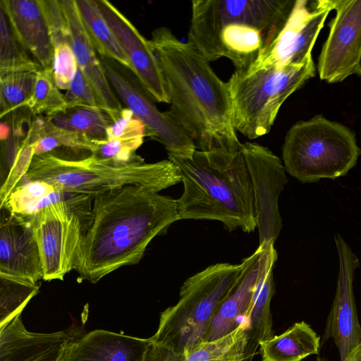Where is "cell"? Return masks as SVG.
<instances>
[{
	"label": "cell",
	"instance_id": "f1b7e54d",
	"mask_svg": "<svg viewBox=\"0 0 361 361\" xmlns=\"http://www.w3.org/2000/svg\"><path fill=\"white\" fill-rule=\"evenodd\" d=\"M45 117L59 128L81 133L92 140H106L107 130L113 123L106 111L87 107L67 109Z\"/></svg>",
	"mask_w": 361,
	"mask_h": 361
},
{
	"label": "cell",
	"instance_id": "4dcf8cb0",
	"mask_svg": "<svg viewBox=\"0 0 361 361\" xmlns=\"http://www.w3.org/2000/svg\"><path fill=\"white\" fill-rule=\"evenodd\" d=\"M42 68L18 42L0 7V75L12 72L35 71Z\"/></svg>",
	"mask_w": 361,
	"mask_h": 361
},
{
	"label": "cell",
	"instance_id": "ba28073f",
	"mask_svg": "<svg viewBox=\"0 0 361 361\" xmlns=\"http://www.w3.org/2000/svg\"><path fill=\"white\" fill-rule=\"evenodd\" d=\"M315 73L312 55L300 63L251 73L235 71L227 85L235 130L250 140L267 134L283 102Z\"/></svg>",
	"mask_w": 361,
	"mask_h": 361
},
{
	"label": "cell",
	"instance_id": "836d02e7",
	"mask_svg": "<svg viewBox=\"0 0 361 361\" xmlns=\"http://www.w3.org/2000/svg\"><path fill=\"white\" fill-rule=\"evenodd\" d=\"M145 136L95 140L91 154L99 159L129 162L140 157L136 150L142 145Z\"/></svg>",
	"mask_w": 361,
	"mask_h": 361
},
{
	"label": "cell",
	"instance_id": "83f0119b",
	"mask_svg": "<svg viewBox=\"0 0 361 361\" xmlns=\"http://www.w3.org/2000/svg\"><path fill=\"white\" fill-rule=\"evenodd\" d=\"M35 117L27 130L30 140L34 145L35 155L54 152L62 147L73 151H87L91 154L95 140L81 133L59 128L45 116Z\"/></svg>",
	"mask_w": 361,
	"mask_h": 361
},
{
	"label": "cell",
	"instance_id": "8d00e7d4",
	"mask_svg": "<svg viewBox=\"0 0 361 361\" xmlns=\"http://www.w3.org/2000/svg\"><path fill=\"white\" fill-rule=\"evenodd\" d=\"M347 361H361V340L357 346L349 355Z\"/></svg>",
	"mask_w": 361,
	"mask_h": 361
},
{
	"label": "cell",
	"instance_id": "30bf717a",
	"mask_svg": "<svg viewBox=\"0 0 361 361\" xmlns=\"http://www.w3.org/2000/svg\"><path fill=\"white\" fill-rule=\"evenodd\" d=\"M334 0H295L284 26L245 72L300 63L312 54Z\"/></svg>",
	"mask_w": 361,
	"mask_h": 361
},
{
	"label": "cell",
	"instance_id": "5b68a950",
	"mask_svg": "<svg viewBox=\"0 0 361 361\" xmlns=\"http://www.w3.org/2000/svg\"><path fill=\"white\" fill-rule=\"evenodd\" d=\"M35 180L63 191L94 197L130 185L159 192L181 182V176L169 159L146 163L140 157L129 162H116L99 159L91 154L71 158L51 152L33 157L22 180Z\"/></svg>",
	"mask_w": 361,
	"mask_h": 361
},
{
	"label": "cell",
	"instance_id": "7402d4cb",
	"mask_svg": "<svg viewBox=\"0 0 361 361\" xmlns=\"http://www.w3.org/2000/svg\"><path fill=\"white\" fill-rule=\"evenodd\" d=\"M262 246L241 262L242 270L238 282L214 316L205 343L216 341L235 331L244 321L261 267Z\"/></svg>",
	"mask_w": 361,
	"mask_h": 361
},
{
	"label": "cell",
	"instance_id": "9a60e30c",
	"mask_svg": "<svg viewBox=\"0 0 361 361\" xmlns=\"http://www.w3.org/2000/svg\"><path fill=\"white\" fill-rule=\"evenodd\" d=\"M97 2L142 88L154 102L169 104L163 76L149 41L111 2L106 0H97Z\"/></svg>",
	"mask_w": 361,
	"mask_h": 361
},
{
	"label": "cell",
	"instance_id": "3957f363",
	"mask_svg": "<svg viewBox=\"0 0 361 361\" xmlns=\"http://www.w3.org/2000/svg\"><path fill=\"white\" fill-rule=\"evenodd\" d=\"M295 0H192L187 42L208 61L245 72L286 23Z\"/></svg>",
	"mask_w": 361,
	"mask_h": 361
},
{
	"label": "cell",
	"instance_id": "e575fe53",
	"mask_svg": "<svg viewBox=\"0 0 361 361\" xmlns=\"http://www.w3.org/2000/svg\"><path fill=\"white\" fill-rule=\"evenodd\" d=\"M34 156V145L31 142L27 131L8 168L6 178L1 185V207H3L11 192L25 177Z\"/></svg>",
	"mask_w": 361,
	"mask_h": 361
},
{
	"label": "cell",
	"instance_id": "9c48e42d",
	"mask_svg": "<svg viewBox=\"0 0 361 361\" xmlns=\"http://www.w3.org/2000/svg\"><path fill=\"white\" fill-rule=\"evenodd\" d=\"M94 197L76 193L28 216L37 243L47 281L63 280L74 267L85 221Z\"/></svg>",
	"mask_w": 361,
	"mask_h": 361
},
{
	"label": "cell",
	"instance_id": "e0dca14e",
	"mask_svg": "<svg viewBox=\"0 0 361 361\" xmlns=\"http://www.w3.org/2000/svg\"><path fill=\"white\" fill-rule=\"evenodd\" d=\"M21 314L0 327V361H63L70 343L84 334L76 327L53 333L30 332Z\"/></svg>",
	"mask_w": 361,
	"mask_h": 361
},
{
	"label": "cell",
	"instance_id": "484cf974",
	"mask_svg": "<svg viewBox=\"0 0 361 361\" xmlns=\"http://www.w3.org/2000/svg\"><path fill=\"white\" fill-rule=\"evenodd\" d=\"M75 194L61 190L43 180H22L1 209L13 214L28 217L49 205L70 200Z\"/></svg>",
	"mask_w": 361,
	"mask_h": 361
},
{
	"label": "cell",
	"instance_id": "8fae6325",
	"mask_svg": "<svg viewBox=\"0 0 361 361\" xmlns=\"http://www.w3.org/2000/svg\"><path fill=\"white\" fill-rule=\"evenodd\" d=\"M334 10L317 63L319 78L329 84L361 77V0H334Z\"/></svg>",
	"mask_w": 361,
	"mask_h": 361
},
{
	"label": "cell",
	"instance_id": "ac0fdd59",
	"mask_svg": "<svg viewBox=\"0 0 361 361\" xmlns=\"http://www.w3.org/2000/svg\"><path fill=\"white\" fill-rule=\"evenodd\" d=\"M11 32L42 68H53L54 48L45 0H1Z\"/></svg>",
	"mask_w": 361,
	"mask_h": 361
},
{
	"label": "cell",
	"instance_id": "4fadbf2b",
	"mask_svg": "<svg viewBox=\"0 0 361 361\" xmlns=\"http://www.w3.org/2000/svg\"><path fill=\"white\" fill-rule=\"evenodd\" d=\"M100 60L109 83L126 108L142 122L146 136L161 144L168 154L191 157L197 150L196 145L171 113L160 111L143 89L132 84L105 58Z\"/></svg>",
	"mask_w": 361,
	"mask_h": 361
},
{
	"label": "cell",
	"instance_id": "d6986e66",
	"mask_svg": "<svg viewBox=\"0 0 361 361\" xmlns=\"http://www.w3.org/2000/svg\"><path fill=\"white\" fill-rule=\"evenodd\" d=\"M68 30V40L78 68L87 78L99 104L110 116L122 109L113 92L103 70L101 60L90 42L76 4L75 0H59Z\"/></svg>",
	"mask_w": 361,
	"mask_h": 361
},
{
	"label": "cell",
	"instance_id": "6da1fadb",
	"mask_svg": "<svg viewBox=\"0 0 361 361\" xmlns=\"http://www.w3.org/2000/svg\"><path fill=\"white\" fill-rule=\"evenodd\" d=\"M178 220L176 200L145 187L126 185L94 197L74 263L78 279L96 283L137 264L150 242Z\"/></svg>",
	"mask_w": 361,
	"mask_h": 361
},
{
	"label": "cell",
	"instance_id": "7c38bea8",
	"mask_svg": "<svg viewBox=\"0 0 361 361\" xmlns=\"http://www.w3.org/2000/svg\"><path fill=\"white\" fill-rule=\"evenodd\" d=\"M242 152L251 178L259 244L275 243L282 228L279 199L288 183L281 160L267 147L242 143Z\"/></svg>",
	"mask_w": 361,
	"mask_h": 361
},
{
	"label": "cell",
	"instance_id": "cb8c5ba5",
	"mask_svg": "<svg viewBox=\"0 0 361 361\" xmlns=\"http://www.w3.org/2000/svg\"><path fill=\"white\" fill-rule=\"evenodd\" d=\"M319 347V336L302 321L281 334L260 342L259 353L262 361H301L318 354Z\"/></svg>",
	"mask_w": 361,
	"mask_h": 361
},
{
	"label": "cell",
	"instance_id": "d6a6232c",
	"mask_svg": "<svg viewBox=\"0 0 361 361\" xmlns=\"http://www.w3.org/2000/svg\"><path fill=\"white\" fill-rule=\"evenodd\" d=\"M40 284H30L0 276V327L21 313L36 295Z\"/></svg>",
	"mask_w": 361,
	"mask_h": 361
},
{
	"label": "cell",
	"instance_id": "4316f807",
	"mask_svg": "<svg viewBox=\"0 0 361 361\" xmlns=\"http://www.w3.org/2000/svg\"><path fill=\"white\" fill-rule=\"evenodd\" d=\"M87 35L102 57L114 60L133 72L114 34L104 18L97 0H75Z\"/></svg>",
	"mask_w": 361,
	"mask_h": 361
},
{
	"label": "cell",
	"instance_id": "8992f818",
	"mask_svg": "<svg viewBox=\"0 0 361 361\" xmlns=\"http://www.w3.org/2000/svg\"><path fill=\"white\" fill-rule=\"evenodd\" d=\"M241 270V263H216L187 279L178 302L160 314L151 343L179 356L204 344L214 316L234 289Z\"/></svg>",
	"mask_w": 361,
	"mask_h": 361
},
{
	"label": "cell",
	"instance_id": "d590c367",
	"mask_svg": "<svg viewBox=\"0 0 361 361\" xmlns=\"http://www.w3.org/2000/svg\"><path fill=\"white\" fill-rule=\"evenodd\" d=\"M64 99L66 110L78 107L102 109L87 78L78 67Z\"/></svg>",
	"mask_w": 361,
	"mask_h": 361
},
{
	"label": "cell",
	"instance_id": "ffe728a7",
	"mask_svg": "<svg viewBox=\"0 0 361 361\" xmlns=\"http://www.w3.org/2000/svg\"><path fill=\"white\" fill-rule=\"evenodd\" d=\"M259 245L262 249L259 275L244 316L247 328L245 361L252 360L260 342L274 336L270 304L274 294L273 270L277 252L272 241L264 242Z\"/></svg>",
	"mask_w": 361,
	"mask_h": 361
},
{
	"label": "cell",
	"instance_id": "44dd1931",
	"mask_svg": "<svg viewBox=\"0 0 361 361\" xmlns=\"http://www.w3.org/2000/svg\"><path fill=\"white\" fill-rule=\"evenodd\" d=\"M149 343V338L96 329L71 342L63 361H145Z\"/></svg>",
	"mask_w": 361,
	"mask_h": 361
},
{
	"label": "cell",
	"instance_id": "603a6c76",
	"mask_svg": "<svg viewBox=\"0 0 361 361\" xmlns=\"http://www.w3.org/2000/svg\"><path fill=\"white\" fill-rule=\"evenodd\" d=\"M247 343V323L243 321L231 334L216 341L204 343L186 356L174 355L150 342L145 361H245Z\"/></svg>",
	"mask_w": 361,
	"mask_h": 361
},
{
	"label": "cell",
	"instance_id": "52a82bcc",
	"mask_svg": "<svg viewBox=\"0 0 361 361\" xmlns=\"http://www.w3.org/2000/svg\"><path fill=\"white\" fill-rule=\"evenodd\" d=\"M360 154L354 132L322 114L293 125L282 146L286 171L302 183L347 175Z\"/></svg>",
	"mask_w": 361,
	"mask_h": 361
},
{
	"label": "cell",
	"instance_id": "1f68e13d",
	"mask_svg": "<svg viewBox=\"0 0 361 361\" xmlns=\"http://www.w3.org/2000/svg\"><path fill=\"white\" fill-rule=\"evenodd\" d=\"M37 72L19 71L0 75L1 118L25 108L33 90Z\"/></svg>",
	"mask_w": 361,
	"mask_h": 361
},
{
	"label": "cell",
	"instance_id": "5bb4252c",
	"mask_svg": "<svg viewBox=\"0 0 361 361\" xmlns=\"http://www.w3.org/2000/svg\"><path fill=\"white\" fill-rule=\"evenodd\" d=\"M334 240L339 270L336 294L326 319L322 343L332 338L340 361H347L361 340V326L357 319L353 286L355 270L360 266V262L340 234H336Z\"/></svg>",
	"mask_w": 361,
	"mask_h": 361
},
{
	"label": "cell",
	"instance_id": "f546056e",
	"mask_svg": "<svg viewBox=\"0 0 361 361\" xmlns=\"http://www.w3.org/2000/svg\"><path fill=\"white\" fill-rule=\"evenodd\" d=\"M25 108L34 116H51L66 110L64 95L58 87L53 68H41L36 73L35 82Z\"/></svg>",
	"mask_w": 361,
	"mask_h": 361
},
{
	"label": "cell",
	"instance_id": "7a4b0ae2",
	"mask_svg": "<svg viewBox=\"0 0 361 361\" xmlns=\"http://www.w3.org/2000/svg\"><path fill=\"white\" fill-rule=\"evenodd\" d=\"M169 97V112L201 151L240 150L233 126L227 82L208 61L170 29L159 27L149 39Z\"/></svg>",
	"mask_w": 361,
	"mask_h": 361
},
{
	"label": "cell",
	"instance_id": "2e32d148",
	"mask_svg": "<svg viewBox=\"0 0 361 361\" xmlns=\"http://www.w3.org/2000/svg\"><path fill=\"white\" fill-rule=\"evenodd\" d=\"M1 209L0 276L39 283L43 279L42 266L28 218Z\"/></svg>",
	"mask_w": 361,
	"mask_h": 361
},
{
	"label": "cell",
	"instance_id": "74e56055",
	"mask_svg": "<svg viewBox=\"0 0 361 361\" xmlns=\"http://www.w3.org/2000/svg\"><path fill=\"white\" fill-rule=\"evenodd\" d=\"M319 361V360H318Z\"/></svg>",
	"mask_w": 361,
	"mask_h": 361
},
{
	"label": "cell",
	"instance_id": "277c9868",
	"mask_svg": "<svg viewBox=\"0 0 361 361\" xmlns=\"http://www.w3.org/2000/svg\"><path fill=\"white\" fill-rule=\"evenodd\" d=\"M168 157L183 184L176 200L179 219L216 220L230 231L257 228L251 178L240 150L197 149L190 157Z\"/></svg>",
	"mask_w": 361,
	"mask_h": 361
},
{
	"label": "cell",
	"instance_id": "d4e9b609",
	"mask_svg": "<svg viewBox=\"0 0 361 361\" xmlns=\"http://www.w3.org/2000/svg\"><path fill=\"white\" fill-rule=\"evenodd\" d=\"M46 6L54 48V79L60 90H67L78 63L69 43L67 23L59 0H47Z\"/></svg>",
	"mask_w": 361,
	"mask_h": 361
}]
</instances>
